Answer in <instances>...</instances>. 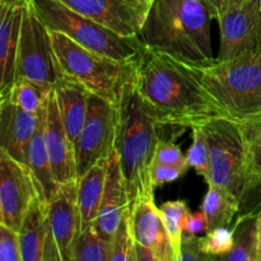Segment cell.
<instances>
[{
	"label": "cell",
	"mask_w": 261,
	"mask_h": 261,
	"mask_svg": "<svg viewBox=\"0 0 261 261\" xmlns=\"http://www.w3.org/2000/svg\"><path fill=\"white\" fill-rule=\"evenodd\" d=\"M257 5V10H259V15H260V23H261V0H255Z\"/></svg>",
	"instance_id": "obj_40"
},
{
	"label": "cell",
	"mask_w": 261,
	"mask_h": 261,
	"mask_svg": "<svg viewBox=\"0 0 261 261\" xmlns=\"http://www.w3.org/2000/svg\"><path fill=\"white\" fill-rule=\"evenodd\" d=\"M50 32L60 79L74 82L91 94L119 103L125 86L134 79L137 60H114L83 47L64 33Z\"/></svg>",
	"instance_id": "obj_5"
},
{
	"label": "cell",
	"mask_w": 261,
	"mask_h": 261,
	"mask_svg": "<svg viewBox=\"0 0 261 261\" xmlns=\"http://www.w3.org/2000/svg\"><path fill=\"white\" fill-rule=\"evenodd\" d=\"M246 150L247 171L255 195L261 200V112L239 121Z\"/></svg>",
	"instance_id": "obj_24"
},
{
	"label": "cell",
	"mask_w": 261,
	"mask_h": 261,
	"mask_svg": "<svg viewBox=\"0 0 261 261\" xmlns=\"http://www.w3.org/2000/svg\"><path fill=\"white\" fill-rule=\"evenodd\" d=\"M48 30L64 33L83 47L117 61L138 60L147 45L140 38L125 37L106 25L75 12L59 0H31Z\"/></svg>",
	"instance_id": "obj_7"
},
{
	"label": "cell",
	"mask_w": 261,
	"mask_h": 261,
	"mask_svg": "<svg viewBox=\"0 0 261 261\" xmlns=\"http://www.w3.org/2000/svg\"><path fill=\"white\" fill-rule=\"evenodd\" d=\"M161 212L170 236L171 245L175 251L176 261H180L181 245L185 233V222L190 214V209L184 200H175L163 204L161 206Z\"/></svg>",
	"instance_id": "obj_28"
},
{
	"label": "cell",
	"mask_w": 261,
	"mask_h": 261,
	"mask_svg": "<svg viewBox=\"0 0 261 261\" xmlns=\"http://www.w3.org/2000/svg\"><path fill=\"white\" fill-rule=\"evenodd\" d=\"M211 150V175L206 184L231 191L240 201V214L259 213L261 200L255 195L247 171L246 150L239 121L217 117L201 125Z\"/></svg>",
	"instance_id": "obj_6"
},
{
	"label": "cell",
	"mask_w": 261,
	"mask_h": 261,
	"mask_svg": "<svg viewBox=\"0 0 261 261\" xmlns=\"http://www.w3.org/2000/svg\"><path fill=\"white\" fill-rule=\"evenodd\" d=\"M138 92L166 125L193 127L217 117H228L205 89L193 63L147 46L135 61Z\"/></svg>",
	"instance_id": "obj_1"
},
{
	"label": "cell",
	"mask_w": 261,
	"mask_h": 261,
	"mask_svg": "<svg viewBox=\"0 0 261 261\" xmlns=\"http://www.w3.org/2000/svg\"><path fill=\"white\" fill-rule=\"evenodd\" d=\"M135 259L137 261H160L152 249L140 244H135Z\"/></svg>",
	"instance_id": "obj_38"
},
{
	"label": "cell",
	"mask_w": 261,
	"mask_h": 261,
	"mask_svg": "<svg viewBox=\"0 0 261 261\" xmlns=\"http://www.w3.org/2000/svg\"><path fill=\"white\" fill-rule=\"evenodd\" d=\"M201 250L208 256L219 259L221 256L231 251L233 246V229L229 227H219L206 232L204 237H200Z\"/></svg>",
	"instance_id": "obj_31"
},
{
	"label": "cell",
	"mask_w": 261,
	"mask_h": 261,
	"mask_svg": "<svg viewBox=\"0 0 261 261\" xmlns=\"http://www.w3.org/2000/svg\"><path fill=\"white\" fill-rule=\"evenodd\" d=\"M201 83L236 121L261 112V51L227 60L193 63Z\"/></svg>",
	"instance_id": "obj_4"
},
{
	"label": "cell",
	"mask_w": 261,
	"mask_h": 261,
	"mask_svg": "<svg viewBox=\"0 0 261 261\" xmlns=\"http://www.w3.org/2000/svg\"><path fill=\"white\" fill-rule=\"evenodd\" d=\"M206 231H208V221H206V216L204 214L203 211L198 212L195 214H189L185 222L186 234H196L198 236L201 232Z\"/></svg>",
	"instance_id": "obj_36"
},
{
	"label": "cell",
	"mask_w": 261,
	"mask_h": 261,
	"mask_svg": "<svg viewBox=\"0 0 261 261\" xmlns=\"http://www.w3.org/2000/svg\"><path fill=\"white\" fill-rule=\"evenodd\" d=\"M135 244L130 213L127 212L111 239V261H137Z\"/></svg>",
	"instance_id": "obj_30"
},
{
	"label": "cell",
	"mask_w": 261,
	"mask_h": 261,
	"mask_svg": "<svg viewBox=\"0 0 261 261\" xmlns=\"http://www.w3.org/2000/svg\"><path fill=\"white\" fill-rule=\"evenodd\" d=\"M116 117V105L91 94L86 124L74 144L78 178L98 162L111 158L115 152Z\"/></svg>",
	"instance_id": "obj_9"
},
{
	"label": "cell",
	"mask_w": 261,
	"mask_h": 261,
	"mask_svg": "<svg viewBox=\"0 0 261 261\" xmlns=\"http://www.w3.org/2000/svg\"><path fill=\"white\" fill-rule=\"evenodd\" d=\"M130 209V199L122 175L119 157L115 150L109 161L106 185L99 205L96 228L103 239L111 241L120 223Z\"/></svg>",
	"instance_id": "obj_18"
},
{
	"label": "cell",
	"mask_w": 261,
	"mask_h": 261,
	"mask_svg": "<svg viewBox=\"0 0 261 261\" xmlns=\"http://www.w3.org/2000/svg\"><path fill=\"white\" fill-rule=\"evenodd\" d=\"M130 221L137 244L152 249L160 261H176L175 251L154 199H143L130 205Z\"/></svg>",
	"instance_id": "obj_17"
},
{
	"label": "cell",
	"mask_w": 261,
	"mask_h": 261,
	"mask_svg": "<svg viewBox=\"0 0 261 261\" xmlns=\"http://www.w3.org/2000/svg\"><path fill=\"white\" fill-rule=\"evenodd\" d=\"M25 165L30 167L32 172L41 200L48 204L58 195L61 185L56 180L53 165L48 157L47 148H46L45 135H43V117L40 129L37 130L28 145Z\"/></svg>",
	"instance_id": "obj_21"
},
{
	"label": "cell",
	"mask_w": 261,
	"mask_h": 261,
	"mask_svg": "<svg viewBox=\"0 0 261 261\" xmlns=\"http://www.w3.org/2000/svg\"><path fill=\"white\" fill-rule=\"evenodd\" d=\"M125 37L140 36L154 0H59Z\"/></svg>",
	"instance_id": "obj_12"
},
{
	"label": "cell",
	"mask_w": 261,
	"mask_h": 261,
	"mask_svg": "<svg viewBox=\"0 0 261 261\" xmlns=\"http://www.w3.org/2000/svg\"><path fill=\"white\" fill-rule=\"evenodd\" d=\"M0 261H23L19 231L0 223Z\"/></svg>",
	"instance_id": "obj_32"
},
{
	"label": "cell",
	"mask_w": 261,
	"mask_h": 261,
	"mask_svg": "<svg viewBox=\"0 0 261 261\" xmlns=\"http://www.w3.org/2000/svg\"><path fill=\"white\" fill-rule=\"evenodd\" d=\"M70 261H111V241L103 239L94 224L86 227L71 249Z\"/></svg>",
	"instance_id": "obj_27"
},
{
	"label": "cell",
	"mask_w": 261,
	"mask_h": 261,
	"mask_svg": "<svg viewBox=\"0 0 261 261\" xmlns=\"http://www.w3.org/2000/svg\"><path fill=\"white\" fill-rule=\"evenodd\" d=\"M109 161H101L94 165L76 181V186H78L76 199H78V208L81 212L82 229L96 224L99 205L103 196L105 185H106Z\"/></svg>",
	"instance_id": "obj_22"
},
{
	"label": "cell",
	"mask_w": 261,
	"mask_h": 261,
	"mask_svg": "<svg viewBox=\"0 0 261 261\" xmlns=\"http://www.w3.org/2000/svg\"><path fill=\"white\" fill-rule=\"evenodd\" d=\"M257 261H261V211L257 216Z\"/></svg>",
	"instance_id": "obj_39"
},
{
	"label": "cell",
	"mask_w": 261,
	"mask_h": 261,
	"mask_svg": "<svg viewBox=\"0 0 261 261\" xmlns=\"http://www.w3.org/2000/svg\"><path fill=\"white\" fill-rule=\"evenodd\" d=\"M54 89L64 127L71 143L75 144L86 124L91 93L79 84L66 79H59Z\"/></svg>",
	"instance_id": "obj_19"
},
{
	"label": "cell",
	"mask_w": 261,
	"mask_h": 261,
	"mask_svg": "<svg viewBox=\"0 0 261 261\" xmlns=\"http://www.w3.org/2000/svg\"><path fill=\"white\" fill-rule=\"evenodd\" d=\"M214 260L201 250L200 237L196 234H184L181 245L180 261H208Z\"/></svg>",
	"instance_id": "obj_34"
},
{
	"label": "cell",
	"mask_w": 261,
	"mask_h": 261,
	"mask_svg": "<svg viewBox=\"0 0 261 261\" xmlns=\"http://www.w3.org/2000/svg\"><path fill=\"white\" fill-rule=\"evenodd\" d=\"M76 182L61 185L47 208V240L43 261H70V252L82 232Z\"/></svg>",
	"instance_id": "obj_10"
},
{
	"label": "cell",
	"mask_w": 261,
	"mask_h": 261,
	"mask_svg": "<svg viewBox=\"0 0 261 261\" xmlns=\"http://www.w3.org/2000/svg\"><path fill=\"white\" fill-rule=\"evenodd\" d=\"M155 163H163V165L176 166V167L184 168L188 171L190 168L189 166L186 155L182 154L180 147L173 143V140L162 139L157 145V150H155Z\"/></svg>",
	"instance_id": "obj_33"
},
{
	"label": "cell",
	"mask_w": 261,
	"mask_h": 261,
	"mask_svg": "<svg viewBox=\"0 0 261 261\" xmlns=\"http://www.w3.org/2000/svg\"><path fill=\"white\" fill-rule=\"evenodd\" d=\"M257 216L249 213L237 217L233 226V246L221 256L223 261H257Z\"/></svg>",
	"instance_id": "obj_25"
},
{
	"label": "cell",
	"mask_w": 261,
	"mask_h": 261,
	"mask_svg": "<svg viewBox=\"0 0 261 261\" xmlns=\"http://www.w3.org/2000/svg\"><path fill=\"white\" fill-rule=\"evenodd\" d=\"M221 31V46L217 60L261 51V23L255 0H245L216 18Z\"/></svg>",
	"instance_id": "obj_13"
},
{
	"label": "cell",
	"mask_w": 261,
	"mask_h": 261,
	"mask_svg": "<svg viewBox=\"0 0 261 261\" xmlns=\"http://www.w3.org/2000/svg\"><path fill=\"white\" fill-rule=\"evenodd\" d=\"M185 172L186 171L184 168L154 162L152 168V182L154 188H158V186H162L165 184L173 182Z\"/></svg>",
	"instance_id": "obj_35"
},
{
	"label": "cell",
	"mask_w": 261,
	"mask_h": 261,
	"mask_svg": "<svg viewBox=\"0 0 261 261\" xmlns=\"http://www.w3.org/2000/svg\"><path fill=\"white\" fill-rule=\"evenodd\" d=\"M43 135L54 173L60 185L76 182L75 148L64 127L55 89L48 96L43 112Z\"/></svg>",
	"instance_id": "obj_14"
},
{
	"label": "cell",
	"mask_w": 261,
	"mask_h": 261,
	"mask_svg": "<svg viewBox=\"0 0 261 261\" xmlns=\"http://www.w3.org/2000/svg\"><path fill=\"white\" fill-rule=\"evenodd\" d=\"M244 2L245 0H206L214 19H216L218 15H221L222 13L226 12V10L231 9V8L233 7H237V5L242 4Z\"/></svg>",
	"instance_id": "obj_37"
},
{
	"label": "cell",
	"mask_w": 261,
	"mask_h": 261,
	"mask_svg": "<svg viewBox=\"0 0 261 261\" xmlns=\"http://www.w3.org/2000/svg\"><path fill=\"white\" fill-rule=\"evenodd\" d=\"M23 261H43L47 240V208L40 196L31 203L19 228Z\"/></svg>",
	"instance_id": "obj_20"
},
{
	"label": "cell",
	"mask_w": 261,
	"mask_h": 261,
	"mask_svg": "<svg viewBox=\"0 0 261 261\" xmlns=\"http://www.w3.org/2000/svg\"><path fill=\"white\" fill-rule=\"evenodd\" d=\"M17 78H27L51 86H55L60 79L51 32L38 17L31 0H25L23 10L17 56Z\"/></svg>",
	"instance_id": "obj_8"
},
{
	"label": "cell",
	"mask_w": 261,
	"mask_h": 261,
	"mask_svg": "<svg viewBox=\"0 0 261 261\" xmlns=\"http://www.w3.org/2000/svg\"><path fill=\"white\" fill-rule=\"evenodd\" d=\"M200 211L204 212L208 221V231L229 227L240 214V201L231 191L219 185L209 184L208 191L201 204Z\"/></svg>",
	"instance_id": "obj_23"
},
{
	"label": "cell",
	"mask_w": 261,
	"mask_h": 261,
	"mask_svg": "<svg viewBox=\"0 0 261 261\" xmlns=\"http://www.w3.org/2000/svg\"><path fill=\"white\" fill-rule=\"evenodd\" d=\"M54 87L55 86L38 83L27 78H17L7 98L24 111L41 115L45 111L48 96Z\"/></svg>",
	"instance_id": "obj_26"
},
{
	"label": "cell",
	"mask_w": 261,
	"mask_h": 261,
	"mask_svg": "<svg viewBox=\"0 0 261 261\" xmlns=\"http://www.w3.org/2000/svg\"><path fill=\"white\" fill-rule=\"evenodd\" d=\"M38 190L30 167L0 149V223L19 231Z\"/></svg>",
	"instance_id": "obj_11"
},
{
	"label": "cell",
	"mask_w": 261,
	"mask_h": 261,
	"mask_svg": "<svg viewBox=\"0 0 261 261\" xmlns=\"http://www.w3.org/2000/svg\"><path fill=\"white\" fill-rule=\"evenodd\" d=\"M193 130V143L186 153V160L190 167L198 172L204 180L208 181L211 175V150H209L208 138L201 125L191 127Z\"/></svg>",
	"instance_id": "obj_29"
},
{
	"label": "cell",
	"mask_w": 261,
	"mask_h": 261,
	"mask_svg": "<svg viewBox=\"0 0 261 261\" xmlns=\"http://www.w3.org/2000/svg\"><path fill=\"white\" fill-rule=\"evenodd\" d=\"M116 110L115 150L133 205L143 199H154L152 168L155 150L158 143L166 139V132L171 125L158 120L152 107L138 92L134 81L125 86Z\"/></svg>",
	"instance_id": "obj_2"
},
{
	"label": "cell",
	"mask_w": 261,
	"mask_h": 261,
	"mask_svg": "<svg viewBox=\"0 0 261 261\" xmlns=\"http://www.w3.org/2000/svg\"><path fill=\"white\" fill-rule=\"evenodd\" d=\"M45 112V111H43ZM43 112L32 114L15 106L9 98L0 101V149L25 163L31 140L42 124Z\"/></svg>",
	"instance_id": "obj_16"
},
{
	"label": "cell",
	"mask_w": 261,
	"mask_h": 261,
	"mask_svg": "<svg viewBox=\"0 0 261 261\" xmlns=\"http://www.w3.org/2000/svg\"><path fill=\"white\" fill-rule=\"evenodd\" d=\"M25 0L0 4V101L9 96L17 78V56Z\"/></svg>",
	"instance_id": "obj_15"
},
{
	"label": "cell",
	"mask_w": 261,
	"mask_h": 261,
	"mask_svg": "<svg viewBox=\"0 0 261 261\" xmlns=\"http://www.w3.org/2000/svg\"><path fill=\"white\" fill-rule=\"evenodd\" d=\"M212 19L206 0H154L140 38L147 46L190 63H211L216 60L212 50Z\"/></svg>",
	"instance_id": "obj_3"
}]
</instances>
